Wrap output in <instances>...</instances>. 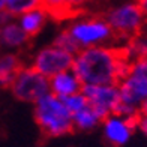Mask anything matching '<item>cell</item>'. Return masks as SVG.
Segmentation results:
<instances>
[{"instance_id": "cell-1", "label": "cell", "mask_w": 147, "mask_h": 147, "mask_svg": "<svg viewBox=\"0 0 147 147\" xmlns=\"http://www.w3.org/2000/svg\"><path fill=\"white\" fill-rule=\"evenodd\" d=\"M131 60L122 47L105 45L80 50L74 56L72 71L83 86L119 84L129 68Z\"/></svg>"}, {"instance_id": "cell-2", "label": "cell", "mask_w": 147, "mask_h": 147, "mask_svg": "<svg viewBox=\"0 0 147 147\" xmlns=\"http://www.w3.org/2000/svg\"><path fill=\"white\" fill-rule=\"evenodd\" d=\"M33 116L41 131L48 137H63L74 129L72 114L62 99L47 93L33 104Z\"/></svg>"}, {"instance_id": "cell-3", "label": "cell", "mask_w": 147, "mask_h": 147, "mask_svg": "<svg viewBox=\"0 0 147 147\" xmlns=\"http://www.w3.org/2000/svg\"><path fill=\"white\" fill-rule=\"evenodd\" d=\"M66 30L80 50L111 45L117 39L107 20L98 15H74Z\"/></svg>"}, {"instance_id": "cell-4", "label": "cell", "mask_w": 147, "mask_h": 147, "mask_svg": "<svg viewBox=\"0 0 147 147\" xmlns=\"http://www.w3.org/2000/svg\"><path fill=\"white\" fill-rule=\"evenodd\" d=\"M104 18L117 39H128L143 33L146 26V14L137 0H123L107 9Z\"/></svg>"}, {"instance_id": "cell-5", "label": "cell", "mask_w": 147, "mask_h": 147, "mask_svg": "<svg viewBox=\"0 0 147 147\" xmlns=\"http://www.w3.org/2000/svg\"><path fill=\"white\" fill-rule=\"evenodd\" d=\"M117 86L120 104L141 113L147 104V57L131 60L125 77Z\"/></svg>"}, {"instance_id": "cell-6", "label": "cell", "mask_w": 147, "mask_h": 147, "mask_svg": "<svg viewBox=\"0 0 147 147\" xmlns=\"http://www.w3.org/2000/svg\"><path fill=\"white\" fill-rule=\"evenodd\" d=\"M9 87L18 101L35 104L39 98L50 93V80L36 72L32 66H23Z\"/></svg>"}, {"instance_id": "cell-7", "label": "cell", "mask_w": 147, "mask_h": 147, "mask_svg": "<svg viewBox=\"0 0 147 147\" xmlns=\"http://www.w3.org/2000/svg\"><path fill=\"white\" fill-rule=\"evenodd\" d=\"M74 54L57 48L56 45H45L32 57V68L45 78H51L63 71L72 69Z\"/></svg>"}, {"instance_id": "cell-8", "label": "cell", "mask_w": 147, "mask_h": 147, "mask_svg": "<svg viewBox=\"0 0 147 147\" xmlns=\"http://www.w3.org/2000/svg\"><path fill=\"white\" fill-rule=\"evenodd\" d=\"M81 93L87 99L89 107H92L102 120L110 114H114L116 107L120 102V93L117 84L83 86Z\"/></svg>"}, {"instance_id": "cell-9", "label": "cell", "mask_w": 147, "mask_h": 147, "mask_svg": "<svg viewBox=\"0 0 147 147\" xmlns=\"http://www.w3.org/2000/svg\"><path fill=\"white\" fill-rule=\"evenodd\" d=\"M101 125L105 140L114 147L128 144L135 129V120L122 117L119 114H110L102 120Z\"/></svg>"}, {"instance_id": "cell-10", "label": "cell", "mask_w": 147, "mask_h": 147, "mask_svg": "<svg viewBox=\"0 0 147 147\" xmlns=\"http://www.w3.org/2000/svg\"><path fill=\"white\" fill-rule=\"evenodd\" d=\"M81 89L83 83L80 81V78L75 75V72L72 69L63 71L50 78V93H53L60 99L75 95V93L81 92Z\"/></svg>"}, {"instance_id": "cell-11", "label": "cell", "mask_w": 147, "mask_h": 147, "mask_svg": "<svg viewBox=\"0 0 147 147\" xmlns=\"http://www.w3.org/2000/svg\"><path fill=\"white\" fill-rule=\"evenodd\" d=\"M48 18H50V14L42 8V6H39V8H35L32 11L24 12V14L17 17L15 20H17L18 26L23 29V32L29 38H33L44 30V27L47 26V23H48Z\"/></svg>"}, {"instance_id": "cell-12", "label": "cell", "mask_w": 147, "mask_h": 147, "mask_svg": "<svg viewBox=\"0 0 147 147\" xmlns=\"http://www.w3.org/2000/svg\"><path fill=\"white\" fill-rule=\"evenodd\" d=\"M29 41H30V38L18 26L17 20L0 27V48L17 51V50L24 48L29 44Z\"/></svg>"}, {"instance_id": "cell-13", "label": "cell", "mask_w": 147, "mask_h": 147, "mask_svg": "<svg viewBox=\"0 0 147 147\" xmlns=\"http://www.w3.org/2000/svg\"><path fill=\"white\" fill-rule=\"evenodd\" d=\"M21 59L17 53L0 54V87H9L18 71L23 68Z\"/></svg>"}, {"instance_id": "cell-14", "label": "cell", "mask_w": 147, "mask_h": 147, "mask_svg": "<svg viewBox=\"0 0 147 147\" xmlns=\"http://www.w3.org/2000/svg\"><path fill=\"white\" fill-rule=\"evenodd\" d=\"M102 123V119L96 114V111L92 108V107H86L84 110L75 113L72 116V125L75 129L80 131H92L98 128L99 125Z\"/></svg>"}, {"instance_id": "cell-15", "label": "cell", "mask_w": 147, "mask_h": 147, "mask_svg": "<svg viewBox=\"0 0 147 147\" xmlns=\"http://www.w3.org/2000/svg\"><path fill=\"white\" fill-rule=\"evenodd\" d=\"M122 48L129 60L147 57V35L146 33H140V35L128 39Z\"/></svg>"}, {"instance_id": "cell-16", "label": "cell", "mask_w": 147, "mask_h": 147, "mask_svg": "<svg viewBox=\"0 0 147 147\" xmlns=\"http://www.w3.org/2000/svg\"><path fill=\"white\" fill-rule=\"evenodd\" d=\"M39 6H41V0H6V11L15 18Z\"/></svg>"}, {"instance_id": "cell-17", "label": "cell", "mask_w": 147, "mask_h": 147, "mask_svg": "<svg viewBox=\"0 0 147 147\" xmlns=\"http://www.w3.org/2000/svg\"><path fill=\"white\" fill-rule=\"evenodd\" d=\"M53 45H56L57 48L63 50L66 53H71V54H74V56L80 51V48L77 47L75 41L72 39V36L68 33L66 29L62 30V32H59L57 35L54 36V39H53Z\"/></svg>"}, {"instance_id": "cell-18", "label": "cell", "mask_w": 147, "mask_h": 147, "mask_svg": "<svg viewBox=\"0 0 147 147\" xmlns=\"http://www.w3.org/2000/svg\"><path fill=\"white\" fill-rule=\"evenodd\" d=\"M62 102H63V105L66 107V110H68L72 116L75 114V113L84 110L86 107L89 105L87 99H86V96L83 95L81 92L75 93V95H71V96H66V98H62Z\"/></svg>"}, {"instance_id": "cell-19", "label": "cell", "mask_w": 147, "mask_h": 147, "mask_svg": "<svg viewBox=\"0 0 147 147\" xmlns=\"http://www.w3.org/2000/svg\"><path fill=\"white\" fill-rule=\"evenodd\" d=\"M41 6L48 12L50 17H69L66 9V0H41Z\"/></svg>"}, {"instance_id": "cell-20", "label": "cell", "mask_w": 147, "mask_h": 147, "mask_svg": "<svg viewBox=\"0 0 147 147\" xmlns=\"http://www.w3.org/2000/svg\"><path fill=\"white\" fill-rule=\"evenodd\" d=\"M90 2L92 0H66V9H68L69 17H74L78 12H81Z\"/></svg>"}, {"instance_id": "cell-21", "label": "cell", "mask_w": 147, "mask_h": 147, "mask_svg": "<svg viewBox=\"0 0 147 147\" xmlns=\"http://www.w3.org/2000/svg\"><path fill=\"white\" fill-rule=\"evenodd\" d=\"M135 128L143 134L144 137H147V113L141 111L138 114V117L135 119Z\"/></svg>"}, {"instance_id": "cell-22", "label": "cell", "mask_w": 147, "mask_h": 147, "mask_svg": "<svg viewBox=\"0 0 147 147\" xmlns=\"http://www.w3.org/2000/svg\"><path fill=\"white\" fill-rule=\"evenodd\" d=\"M15 20V17L12 15V14H9L8 11H0V27L2 26H5V24H8V23H11V21H14Z\"/></svg>"}, {"instance_id": "cell-23", "label": "cell", "mask_w": 147, "mask_h": 147, "mask_svg": "<svg viewBox=\"0 0 147 147\" xmlns=\"http://www.w3.org/2000/svg\"><path fill=\"white\" fill-rule=\"evenodd\" d=\"M138 2V5L141 6V9H143V12L146 14V17H147V0H137Z\"/></svg>"}, {"instance_id": "cell-24", "label": "cell", "mask_w": 147, "mask_h": 147, "mask_svg": "<svg viewBox=\"0 0 147 147\" xmlns=\"http://www.w3.org/2000/svg\"><path fill=\"white\" fill-rule=\"evenodd\" d=\"M6 9V0H0V11Z\"/></svg>"}, {"instance_id": "cell-25", "label": "cell", "mask_w": 147, "mask_h": 147, "mask_svg": "<svg viewBox=\"0 0 147 147\" xmlns=\"http://www.w3.org/2000/svg\"><path fill=\"white\" fill-rule=\"evenodd\" d=\"M143 33H146V35H147V20H146V26H144V30H143Z\"/></svg>"}, {"instance_id": "cell-26", "label": "cell", "mask_w": 147, "mask_h": 147, "mask_svg": "<svg viewBox=\"0 0 147 147\" xmlns=\"http://www.w3.org/2000/svg\"><path fill=\"white\" fill-rule=\"evenodd\" d=\"M143 111H146V113H147V104L144 105V108H143Z\"/></svg>"}, {"instance_id": "cell-27", "label": "cell", "mask_w": 147, "mask_h": 147, "mask_svg": "<svg viewBox=\"0 0 147 147\" xmlns=\"http://www.w3.org/2000/svg\"><path fill=\"white\" fill-rule=\"evenodd\" d=\"M0 54H2V48H0Z\"/></svg>"}]
</instances>
